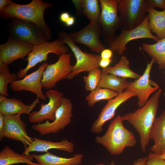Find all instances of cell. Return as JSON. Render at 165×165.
<instances>
[{"instance_id":"29","label":"cell","mask_w":165,"mask_h":165,"mask_svg":"<svg viewBox=\"0 0 165 165\" xmlns=\"http://www.w3.org/2000/svg\"><path fill=\"white\" fill-rule=\"evenodd\" d=\"M119 94L115 91L104 88H97L90 91L85 97L89 106L93 107L94 105L100 101H109L117 96Z\"/></svg>"},{"instance_id":"23","label":"cell","mask_w":165,"mask_h":165,"mask_svg":"<svg viewBox=\"0 0 165 165\" xmlns=\"http://www.w3.org/2000/svg\"><path fill=\"white\" fill-rule=\"evenodd\" d=\"M31 154H20L7 145L5 146L0 152V165H12L26 163L27 165H39L33 161Z\"/></svg>"},{"instance_id":"19","label":"cell","mask_w":165,"mask_h":165,"mask_svg":"<svg viewBox=\"0 0 165 165\" xmlns=\"http://www.w3.org/2000/svg\"><path fill=\"white\" fill-rule=\"evenodd\" d=\"M33 141L25 148L23 154L29 155L31 152H45L51 149H56L72 153L74 151L73 143L66 139H64L58 142L53 141L42 140L36 138H33Z\"/></svg>"},{"instance_id":"31","label":"cell","mask_w":165,"mask_h":165,"mask_svg":"<svg viewBox=\"0 0 165 165\" xmlns=\"http://www.w3.org/2000/svg\"><path fill=\"white\" fill-rule=\"evenodd\" d=\"M102 72L99 68H96L89 72L87 76H84L86 90L91 91L97 88L101 79Z\"/></svg>"},{"instance_id":"2","label":"cell","mask_w":165,"mask_h":165,"mask_svg":"<svg viewBox=\"0 0 165 165\" xmlns=\"http://www.w3.org/2000/svg\"><path fill=\"white\" fill-rule=\"evenodd\" d=\"M53 6L52 3L41 0H32L26 4L13 2L0 11V16L5 20L17 18L34 23L44 31L49 41L52 38L51 32L45 20L44 12L46 9Z\"/></svg>"},{"instance_id":"13","label":"cell","mask_w":165,"mask_h":165,"mask_svg":"<svg viewBox=\"0 0 165 165\" xmlns=\"http://www.w3.org/2000/svg\"><path fill=\"white\" fill-rule=\"evenodd\" d=\"M152 59L147 64L143 75L139 79L130 82L125 90L135 93L138 98V105L139 107H143L148 100L151 94L160 89L159 86L150 79V72L152 66L155 62Z\"/></svg>"},{"instance_id":"41","label":"cell","mask_w":165,"mask_h":165,"mask_svg":"<svg viewBox=\"0 0 165 165\" xmlns=\"http://www.w3.org/2000/svg\"><path fill=\"white\" fill-rule=\"evenodd\" d=\"M6 98V97L5 96L0 95V102L3 101Z\"/></svg>"},{"instance_id":"24","label":"cell","mask_w":165,"mask_h":165,"mask_svg":"<svg viewBox=\"0 0 165 165\" xmlns=\"http://www.w3.org/2000/svg\"><path fill=\"white\" fill-rule=\"evenodd\" d=\"M148 26L150 32L154 33L159 40L165 37V10L162 11L148 6Z\"/></svg>"},{"instance_id":"17","label":"cell","mask_w":165,"mask_h":165,"mask_svg":"<svg viewBox=\"0 0 165 165\" xmlns=\"http://www.w3.org/2000/svg\"><path fill=\"white\" fill-rule=\"evenodd\" d=\"M20 114L5 115V137L21 142L25 148L33 141L28 136L24 122L21 119Z\"/></svg>"},{"instance_id":"5","label":"cell","mask_w":165,"mask_h":165,"mask_svg":"<svg viewBox=\"0 0 165 165\" xmlns=\"http://www.w3.org/2000/svg\"><path fill=\"white\" fill-rule=\"evenodd\" d=\"M68 50L66 44L59 38L52 42L47 41L34 46L26 59L28 61L27 66L20 69L17 73V79H22L31 68L40 62L46 61L49 53H54L60 56L67 53Z\"/></svg>"},{"instance_id":"28","label":"cell","mask_w":165,"mask_h":165,"mask_svg":"<svg viewBox=\"0 0 165 165\" xmlns=\"http://www.w3.org/2000/svg\"><path fill=\"white\" fill-rule=\"evenodd\" d=\"M130 62L127 57L122 56L119 62L114 66H109L103 69L102 71L107 74L114 75L124 78L138 79L141 75L131 70L129 67Z\"/></svg>"},{"instance_id":"26","label":"cell","mask_w":165,"mask_h":165,"mask_svg":"<svg viewBox=\"0 0 165 165\" xmlns=\"http://www.w3.org/2000/svg\"><path fill=\"white\" fill-rule=\"evenodd\" d=\"M126 78L107 74L102 71L101 79L97 88H106L121 94L130 82Z\"/></svg>"},{"instance_id":"34","label":"cell","mask_w":165,"mask_h":165,"mask_svg":"<svg viewBox=\"0 0 165 165\" xmlns=\"http://www.w3.org/2000/svg\"><path fill=\"white\" fill-rule=\"evenodd\" d=\"M5 115L0 112V141L5 137Z\"/></svg>"},{"instance_id":"3","label":"cell","mask_w":165,"mask_h":165,"mask_svg":"<svg viewBox=\"0 0 165 165\" xmlns=\"http://www.w3.org/2000/svg\"><path fill=\"white\" fill-rule=\"evenodd\" d=\"M119 115L112 120L105 133L97 136L95 141L104 147L112 155L122 153L126 147L134 146L137 141L134 134L123 126Z\"/></svg>"},{"instance_id":"33","label":"cell","mask_w":165,"mask_h":165,"mask_svg":"<svg viewBox=\"0 0 165 165\" xmlns=\"http://www.w3.org/2000/svg\"><path fill=\"white\" fill-rule=\"evenodd\" d=\"M147 1L148 6L165 10V0H147Z\"/></svg>"},{"instance_id":"6","label":"cell","mask_w":165,"mask_h":165,"mask_svg":"<svg viewBox=\"0 0 165 165\" xmlns=\"http://www.w3.org/2000/svg\"><path fill=\"white\" fill-rule=\"evenodd\" d=\"M101 9L98 20L102 30L101 36L109 44L116 37L115 33L122 26L118 14L117 5L119 0H100Z\"/></svg>"},{"instance_id":"36","label":"cell","mask_w":165,"mask_h":165,"mask_svg":"<svg viewBox=\"0 0 165 165\" xmlns=\"http://www.w3.org/2000/svg\"><path fill=\"white\" fill-rule=\"evenodd\" d=\"M147 157L138 159L134 162L133 165H147ZM108 165H116V164L115 162L113 161Z\"/></svg>"},{"instance_id":"18","label":"cell","mask_w":165,"mask_h":165,"mask_svg":"<svg viewBox=\"0 0 165 165\" xmlns=\"http://www.w3.org/2000/svg\"><path fill=\"white\" fill-rule=\"evenodd\" d=\"M34 46L9 38L0 45V62L9 65L15 61L23 59L31 52Z\"/></svg>"},{"instance_id":"1","label":"cell","mask_w":165,"mask_h":165,"mask_svg":"<svg viewBox=\"0 0 165 165\" xmlns=\"http://www.w3.org/2000/svg\"><path fill=\"white\" fill-rule=\"evenodd\" d=\"M162 92L160 88L143 107L122 116L123 121H127L139 134L141 149L144 152H146L150 139L149 133L156 118Z\"/></svg>"},{"instance_id":"15","label":"cell","mask_w":165,"mask_h":165,"mask_svg":"<svg viewBox=\"0 0 165 165\" xmlns=\"http://www.w3.org/2000/svg\"><path fill=\"white\" fill-rule=\"evenodd\" d=\"M136 96V94L134 92L125 90L123 93L108 101L101 109L97 119L92 124L91 132L95 134H99L102 132L104 125L115 117L116 111L118 107L130 98Z\"/></svg>"},{"instance_id":"12","label":"cell","mask_w":165,"mask_h":165,"mask_svg":"<svg viewBox=\"0 0 165 165\" xmlns=\"http://www.w3.org/2000/svg\"><path fill=\"white\" fill-rule=\"evenodd\" d=\"M101 27L98 22H90L81 30L69 34L74 43L84 45L97 53L101 52L105 47L101 42Z\"/></svg>"},{"instance_id":"21","label":"cell","mask_w":165,"mask_h":165,"mask_svg":"<svg viewBox=\"0 0 165 165\" xmlns=\"http://www.w3.org/2000/svg\"><path fill=\"white\" fill-rule=\"evenodd\" d=\"M39 103L38 97L28 105L24 104L19 99L6 97L3 101L0 102V112L4 115L16 114H26L29 115L31 112Z\"/></svg>"},{"instance_id":"45","label":"cell","mask_w":165,"mask_h":165,"mask_svg":"<svg viewBox=\"0 0 165 165\" xmlns=\"http://www.w3.org/2000/svg\"></svg>"},{"instance_id":"44","label":"cell","mask_w":165,"mask_h":165,"mask_svg":"<svg viewBox=\"0 0 165 165\" xmlns=\"http://www.w3.org/2000/svg\"><path fill=\"white\" fill-rule=\"evenodd\" d=\"M163 95H164V96L165 97V92H164V93H163Z\"/></svg>"},{"instance_id":"20","label":"cell","mask_w":165,"mask_h":165,"mask_svg":"<svg viewBox=\"0 0 165 165\" xmlns=\"http://www.w3.org/2000/svg\"><path fill=\"white\" fill-rule=\"evenodd\" d=\"M154 141L151 152L161 155L165 151V110L156 118L149 133Z\"/></svg>"},{"instance_id":"22","label":"cell","mask_w":165,"mask_h":165,"mask_svg":"<svg viewBox=\"0 0 165 165\" xmlns=\"http://www.w3.org/2000/svg\"><path fill=\"white\" fill-rule=\"evenodd\" d=\"M39 165H79L82 163L83 155L75 154L66 158L53 155L49 152L41 155L31 154Z\"/></svg>"},{"instance_id":"38","label":"cell","mask_w":165,"mask_h":165,"mask_svg":"<svg viewBox=\"0 0 165 165\" xmlns=\"http://www.w3.org/2000/svg\"><path fill=\"white\" fill-rule=\"evenodd\" d=\"M112 60L110 59H101L99 63V67L103 69L108 66L111 62Z\"/></svg>"},{"instance_id":"43","label":"cell","mask_w":165,"mask_h":165,"mask_svg":"<svg viewBox=\"0 0 165 165\" xmlns=\"http://www.w3.org/2000/svg\"><path fill=\"white\" fill-rule=\"evenodd\" d=\"M96 165H105L103 163H100L96 164Z\"/></svg>"},{"instance_id":"9","label":"cell","mask_w":165,"mask_h":165,"mask_svg":"<svg viewBox=\"0 0 165 165\" xmlns=\"http://www.w3.org/2000/svg\"><path fill=\"white\" fill-rule=\"evenodd\" d=\"M73 108L71 100L63 97L61 105L55 113L54 120L52 122L47 120L44 123L34 124L32 129L42 136L58 133L71 123Z\"/></svg>"},{"instance_id":"10","label":"cell","mask_w":165,"mask_h":165,"mask_svg":"<svg viewBox=\"0 0 165 165\" xmlns=\"http://www.w3.org/2000/svg\"><path fill=\"white\" fill-rule=\"evenodd\" d=\"M73 67L70 53L61 55L55 63L48 64L43 72L41 81L43 87L48 90L54 88L58 82L68 79Z\"/></svg>"},{"instance_id":"30","label":"cell","mask_w":165,"mask_h":165,"mask_svg":"<svg viewBox=\"0 0 165 165\" xmlns=\"http://www.w3.org/2000/svg\"><path fill=\"white\" fill-rule=\"evenodd\" d=\"M8 65L0 62V94L8 97L7 86L17 80V74L10 73Z\"/></svg>"},{"instance_id":"4","label":"cell","mask_w":165,"mask_h":165,"mask_svg":"<svg viewBox=\"0 0 165 165\" xmlns=\"http://www.w3.org/2000/svg\"><path fill=\"white\" fill-rule=\"evenodd\" d=\"M9 38L33 46L49 41L44 31L32 22L17 18L8 25Z\"/></svg>"},{"instance_id":"42","label":"cell","mask_w":165,"mask_h":165,"mask_svg":"<svg viewBox=\"0 0 165 165\" xmlns=\"http://www.w3.org/2000/svg\"><path fill=\"white\" fill-rule=\"evenodd\" d=\"M160 156L162 159L165 160V151L160 155Z\"/></svg>"},{"instance_id":"32","label":"cell","mask_w":165,"mask_h":165,"mask_svg":"<svg viewBox=\"0 0 165 165\" xmlns=\"http://www.w3.org/2000/svg\"><path fill=\"white\" fill-rule=\"evenodd\" d=\"M147 165H165V160L160 155L151 152L147 157Z\"/></svg>"},{"instance_id":"7","label":"cell","mask_w":165,"mask_h":165,"mask_svg":"<svg viewBox=\"0 0 165 165\" xmlns=\"http://www.w3.org/2000/svg\"><path fill=\"white\" fill-rule=\"evenodd\" d=\"M148 6L147 0H119L117 5L122 28H134L144 20Z\"/></svg>"},{"instance_id":"14","label":"cell","mask_w":165,"mask_h":165,"mask_svg":"<svg viewBox=\"0 0 165 165\" xmlns=\"http://www.w3.org/2000/svg\"><path fill=\"white\" fill-rule=\"evenodd\" d=\"M45 95L49 99L48 102L41 104L38 111L31 113L29 117L30 122L38 124L45 120H54L55 113L61 105L63 94L57 90L50 89L46 92Z\"/></svg>"},{"instance_id":"8","label":"cell","mask_w":165,"mask_h":165,"mask_svg":"<svg viewBox=\"0 0 165 165\" xmlns=\"http://www.w3.org/2000/svg\"><path fill=\"white\" fill-rule=\"evenodd\" d=\"M58 35L59 38L70 48L76 59V63L68 76V79H73L81 72H89L93 69L99 68L101 59L100 55L82 51L72 40L69 34L65 32L60 31Z\"/></svg>"},{"instance_id":"40","label":"cell","mask_w":165,"mask_h":165,"mask_svg":"<svg viewBox=\"0 0 165 165\" xmlns=\"http://www.w3.org/2000/svg\"><path fill=\"white\" fill-rule=\"evenodd\" d=\"M75 18L73 16H71L67 21L64 23L67 27L72 26L75 23Z\"/></svg>"},{"instance_id":"39","label":"cell","mask_w":165,"mask_h":165,"mask_svg":"<svg viewBox=\"0 0 165 165\" xmlns=\"http://www.w3.org/2000/svg\"><path fill=\"white\" fill-rule=\"evenodd\" d=\"M70 16L69 13L66 12H64L60 14L59 18L61 21L65 23Z\"/></svg>"},{"instance_id":"35","label":"cell","mask_w":165,"mask_h":165,"mask_svg":"<svg viewBox=\"0 0 165 165\" xmlns=\"http://www.w3.org/2000/svg\"><path fill=\"white\" fill-rule=\"evenodd\" d=\"M112 51L110 49H105L101 53V59H110L112 56Z\"/></svg>"},{"instance_id":"11","label":"cell","mask_w":165,"mask_h":165,"mask_svg":"<svg viewBox=\"0 0 165 165\" xmlns=\"http://www.w3.org/2000/svg\"><path fill=\"white\" fill-rule=\"evenodd\" d=\"M148 16L146 15L142 22L136 28L130 30L122 28L120 34L109 44L110 49L116 51L119 54H122L127 48L126 45L131 41L143 38H148L156 41L159 39L154 36L149 31L148 23Z\"/></svg>"},{"instance_id":"37","label":"cell","mask_w":165,"mask_h":165,"mask_svg":"<svg viewBox=\"0 0 165 165\" xmlns=\"http://www.w3.org/2000/svg\"><path fill=\"white\" fill-rule=\"evenodd\" d=\"M13 2L12 0H0V11L4 9Z\"/></svg>"},{"instance_id":"27","label":"cell","mask_w":165,"mask_h":165,"mask_svg":"<svg viewBox=\"0 0 165 165\" xmlns=\"http://www.w3.org/2000/svg\"><path fill=\"white\" fill-rule=\"evenodd\" d=\"M142 46L143 50L158 64L160 69H165V37L154 44L143 43Z\"/></svg>"},{"instance_id":"16","label":"cell","mask_w":165,"mask_h":165,"mask_svg":"<svg viewBox=\"0 0 165 165\" xmlns=\"http://www.w3.org/2000/svg\"><path fill=\"white\" fill-rule=\"evenodd\" d=\"M48 65L46 63H43L35 72L10 84V88L15 92L24 90L31 92L35 94L39 98L46 100V97L42 91L43 87L41 81L43 73Z\"/></svg>"},{"instance_id":"25","label":"cell","mask_w":165,"mask_h":165,"mask_svg":"<svg viewBox=\"0 0 165 165\" xmlns=\"http://www.w3.org/2000/svg\"><path fill=\"white\" fill-rule=\"evenodd\" d=\"M72 1L77 11L85 15L89 19L90 22H98L101 12L99 0H74Z\"/></svg>"}]
</instances>
